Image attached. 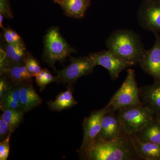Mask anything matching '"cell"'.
<instances>
[{"instance_id": "obj_15", "label": "cell", "mask_w": 160, "mask_h": 160, "mask_svg": "<svg viewBox=\"0 0 160 160\" xmlns=\"http://www.w3.org/2000/svg\"><path fill=\"white\" fill-rule=\"evenodd\" d=\"M1 73L14 84L31 81L32 77L27 70L25 62L7 66L1 70Z\"/></svg>"}, {"instance_id": "obj_20", "label": "cell", "mask_w": 160, "mask_h": 160, "mask_svg": "<svg viewBox=\"0 0 160 160\" xmlns=\"http://www.w3.org/2000/svg\"><path fill=\"white\" fill-rule=\"evenodd\" d=\"M1 110L12 109L22 110L20 102V84H12L6 94L1 99Z\"/></svg>"}, {"instance_id": "obj_4", "label": "cell", "mask_w": 160, "mask_h": 160, "mask_svg": "<svg viewBox=\"0 0 160 160\" xmlns=\"http://www.w3.org/2000/svg\"><path fill=\"white\" fill-rule=\"evenodd\" d=\"M118 111L123 130L130 136L135 134L154 119V112L142 104Z\"/></svg>"}, {"instance_id": "obj_10", "label": "cell", "mask_w": 160, "mask_h": 160, "mask_svg": "<svg viewBox=\"0 0 160 160\" xmlns=\"http://www.w3.org/2000/svg\"><path fill=\"white\" fill-rule=\"evenodd\" d=\"M155 41L151 49L144 50L138 64L143 71L160 82V35L154 33Z\"/></svg>"}, {"instance_id": "obj_6", "label": "cell", "mask_w": 160, "mask_h": 160, "mask_svg": "<svg viewBox=\"0 0 160 160\" xmlns=\"http://www.w3.org/2000/svg\"><path fill=\"white\" fill-rule=\"evenodd\" d=\"M88 56L95 66H102L107 69L112 80L117 79L124 69L136 64L123 59L109 49L93 52Z\"/></svg>"}, {"instance_id": "obj_2", "label": "cell", "mask_w": 160, "mask_h": 160, "mask_svg": "<svg viewBox=\"0 0 160 160\" xmlns=\"http://www.w3.org/2000/svg\"><path fill=\"white\" fill-rule=\"evenodd\" d=\"M106 44L108 49L123 59L135 64L138 63L145 50L140 36L129 29L115 30Z\"/></svg>"}, {"instance_id": "obj_23", "label": "cell", "mask_w": 160, "mask_h": 160, "mask_svg": "<svg viewBox=\"0 0 160 160\" xmlns=\"http://www.w3.org/2000/svg\"><path fill=\"white\" fill-rule=\"evenodd\" d=\"M25 63L27 70L32 77L39 73L42 69L37 60L33 58L30 53H29L27 55L25 60Z\"/></svg>"}, {"instance_id": "obj_24", "label": "cell", "mask_w": 160, "mask_h": 160, "mask_svg": "<svg viewBox=\"0 0 160 160\" xmlns=\"http://www.w3.org/2000/svg\"><path fill=\"white\" fill-rule=\"evenodd\" d=\"M3 38L5 42L9 44L23 42L20 36L13 29L9 28L3 29Z\"/></svg>"}, {"instance_id": "obj_30", "label": "cell", "mask_w": 160, "mask_h": 160, "mask_svg": "<svg viewBox=\"0 0 160 160\" xmlns=\"http://www.w3.org/2000/svg\"><path fill=\"white\" fill-rule=\"evenodd\" d=\"M4 18V17H3L2 15L0 14V26H1V28H2L3 29H4L2 24L3 20Z\"/></svg>"}, {"instance_id": "obj_7", "label": "cell", "mask_w": 160, "mask_h": 160, "mask_svg": "<svg viewBox=\"0 0 160 160\" xmlns=\"http://www.w3.org/2000/svg\"><path fill=\"white\" fill-rule=\"evenodd\" d=\"M70 61L69 66L57 72L58 81L69 85L75 82L79 78L91 73L95 67L88 56L71 58Z\"/></svg>"}, {"instance_id": "obj_26", "label": "cell", "mask_w": 160, "mask_h": 160, "mask_svg": "<svg viewBox=\"0 0 160 160\" xmlns=\"http://www.w3.org/2000/svg\"><path fill=\"white\" fill-rule=\"evenodd\" d=\"M0 14L6 18H13L9 5V0H0Z\"/></svg>"}, {"instance_id": "obj_3", "label": "cell", "mask_w": 160, "mask_h": 160, "mask_svg": "<svg viewBox=\"0 0 160 160\" xmlns=\"http://www.w3.org/2000/svg\"><path fill=\"white\" fill-rule=\"evenodd\" d=\"M142 104L140 89L138 86L135 72L133 69H128L126 79L122 86L106 106L109 110L116 112Z\"/></svg>"}, {"instance_id": "obj_27", "label": "cell", "mask_w": 160, "mask_h": 160, "mask_svg": "<svg viewBox=\"0 0 160 160\" xmlns=\"http://www.w3.org/2000/svg\"><path fill=\"white\" fill-rule=\"evenodd\" d=\"M11 82L6 77L2 75V78L0 80V99L6 94L13 84L12 83L11 84Z\"/></svg>"}, {"instance_id": "obj_18", "label": "cell", "mask_w": 160, "mask_h": 160, "mask_svg": "<svg viewBox=\"0 0 160 160\" xmlns=\"http://www.w3.org/2000/svg\"><path fill=\"white\" fill-rule=\"evenodd\" d=\"M140 141L160 145V125L153 119L135 134L131 136Z\"/></svg>"}, {"instance_id": "obj_11", "label": "cell", "mask_w": 160, "mask_h": 160, "mask_svg": "<svg viewBox=\"0 0 160 160\" xmlns=\"http://www.w3.org/2000/svg\"><path fill=\"white\" fill-rule=\"evenodd\" d=\"M1 49V70L13 64L25 62L29 52L23 42L9 44L5 42Z\"/></svg>"}, {"instance_id": "obj_19", "label": "cell", "mask_w": 160, "mask_h": 160, "mask_svg": "<svg viewBox=\"0 0 160 160\" xmlns=\"http://www.w3.org/2000/svg\"><path fill=\"white\" fill-rule=\"evenodd\" d=\"M77 104V101L75 99L70 86L66 91L58 95L54 101H50L48 102V106L50 109L57 111L69 109Z\"/></svg>"}, {"instance_id": "obj_12", "label": "cell", "mask_w": 160, "mask_h": 160, "mask_svg": "<svg viewBox=\"0 0 160 160\" xmlns=\"http://www.w3.org/2000/svg\"><path fill=\"white\" fill-rule=\"evenodd\" d=\"M115 112L109 109L104 115L98 139L105 141H112L117 138L122 133L123 128L118 114H116Z\"/></svg>"}, {"instance_id": "obj_29", "label": "cell", "mask_w": 160, "mask_h": 160, "mask_svg": "<svg viewBox=\"0 0 160 160\" xmlns=\"http://www.w3.org/2000/svg\"><path fill=\"white\" fill-rule=\"evenodd\" d=\"M154 119L159 123L160 125V111L155 112L154 116Z\"/></svg>"}, {"instance_id": "obj_16", "label": "cell", "mask_w": 160, "mask_h": 160, "mask_svg": "<svg viewBox=\"0 0 160 160\" xmlns=\"http://www.w3.org/2000/svg\"><path fill=\"white\" fill-rule=\"evenodd\" d=\"M67 16L81 19L91 5L90 0H63L59 4Z\"/></svg>"}, {"instance_id": "obj_13", "label": "cell", "mask_w": 160, "mask_h": 160, "mask_svg": "<svg viewBox=\"0 0 160 160\" xmlns=\"http://www.w3.org/2000/svg\"><path fill=\"white\" fill-rule=\"evenodd\" d=\"M20 102L22 110L28 112L40 106L42 100L35 91L31 81L20 84Z\"/></svg>"}, {"instance_id": "obj_22", "label": "cell", "mask_w": 160, "mask_h": 160, "mask_svg": "<svg viewBox=\"0 0 160 160\" xmlns=\"http://www.w3.org/2000/svg\"><path fill=\"white\" fill-rule=\"evenodd\" d=\"M36 82L38 86L40 87V91H42L45 87L49 83L58 81L57 76L54 77L50 73V72L46 69H42L35 76Z\"/></svg>"}, {"instance_id": "obj_25", "label": "cell", "mask_w": 160, "mask_h": 160, "mask_svg": "<svg viewBox=\"0 0 160 160\" xmlns=\"http://www.w3.org/2000/svg\"><path fill=\"white\" fill-rule=\"evenodd\" d=\"M11 134L0 143V160H6L9 153V141Z\"/></svg>"}, {"instance_id": "obj_1", "label": "cell", "mask_w": 160, "mask_h": 160, "mask_svg": "<svg viewBox=\"0 0 160 160\" xmlns=\"http://www.w3.org/2000/svg\"><path fill=\"white\" fill-rule=\"evenodd\" d=\"M90 160H134L142 159L136 150L131 136L124 130L113 140L98 139L81 154Z\"/></svg>"}, {"instance_id": "obj_31", "label": "cell", "mask_w": 160, "mask_h": 160, "mask_svg": "<svg viewBox=\"0 0 160 160\" xmlns=\"http://www.w3.org/2000/svg\"><path fill=\"white\" fill-rule=\"evenodd\" d=\"M62 1L63 0H55L54 2H55L59 4L61 2H62Z\"/></svg>"}, {"instance_id": "obj_5", "label": "cell", "mask_w": 160, "mask_h": 160, "mask_svg": "<svg viewBox=\"0 0 160 160\" xmlns=\"http://www.w3.org/2000/svg\"><path fill=\"white\" fill-rule=\"evenodd\" d=\"M75 50L71 48L57 27H51L44 38V58L52 67L57 62H63Z\"/></svg>"}, {"instance_id": "obj_17", "label": "cell", "mask_w": 160, "mask_h": 160, "mask_svg": "<svg viewBox=\"0 0 160 160\" xmlns=\"http://www.w3.org/2000/svg\"><path fill=\"white\" fill-rule=\"evenodd\" d=\"M131 137L136 150L142 159L160 160V145L143 142Z\"/></svg>"}, {"instance_id": "obj_9", "label": "cell", "mask_w": 160, "mask_h": 160, "mask_svg": "<svg viewBox=\"0 0 160 160\" xmlns=\"http://www.w3.org/2000/svg\"><path fill=\"white\" fill-rule=\"evenodd\" d=\"M109 110L107 106L103 109L92 112L84 120L83 124V139L80 148V152L83 153L98 138L101 129L103 116Z\"/></svg>"}, {"instance_id": "obj_32", "label": "cell", "mask_w": 160, "mask_h": 160, "mask_svg": "<svg viewBox=\"0 0 160 160\" xmlns=\"http://www.w3.org/2000/svg\"><path fill=\"white\" fill-rule=\"evenodd\" d=\"M52 1H54V2L55 0H52Z\"/></svg>"}, {"instance_id": "obj_8", "label": "cell", "mask_w": 160, "mask_h": 160, "mask_svg": "<svg viewBox=\"0 0 160 160\" xmlns=\"http://www.w3.org/2000/svg\"><path fill=\"white\" fill-rule=\"evenodd\" d=\"M138 21L145 30L160 32V0H144L138 12Z\"/></svg>"}, {"instance_id": "obj_28", "label": "cell", "mask_w": 160, "mask_h": 160, "mask_svg": "<svg viewBox=\"0 0 160 160\" xmlns=\"http://www.w3.org/2000/svg\"><path fill=\"white\" fill-rule=\"evenodd\" d=\"M12 133L8 124L1 118L0 119V138L5 139L9 134Z\"/></svg>"}, {"instance_id": "obj_21", "label": "cell", "mask_w": 160, "mask_h": 160, "mask_svg": "<svg viewBox=\"0 0 160 160\" xmlns=\"http://www.w3.org/2000/svg\"><path fill=\"white\" fill-rule=\"evenodd\" d=\"M1 118L8 124L12 132L22 121L24 112L20 109H6L2 110Z\"/></svg>"}, {"instance_id": "obj_14", "label": "cell", "mask_w": 160, "mask_h": 160, "mask_svg": "<svg viewBox=\"0 0 160 160\" xmlns=\"http://www.w3.org/2000/svg\"><path fill=\"white\" fill-rule=\"evenodd\" d=\"M140 99L144 106L155 112L160 111V82L140 88Z\"/></svg>"}]
</instances>
